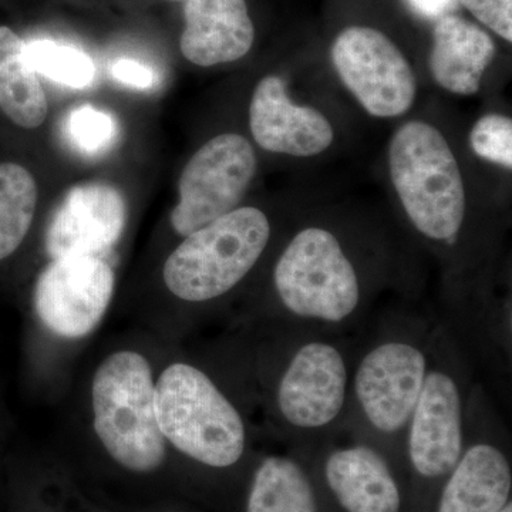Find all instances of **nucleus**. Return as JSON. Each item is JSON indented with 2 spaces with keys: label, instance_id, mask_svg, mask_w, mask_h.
<instances>
[{
  "label": "nucleus",
  "instance_id": "f257e3e1",
  "mask_svg": "<svg viewBox=\"0 0 512 512\" xmlns=\"http://www.w3.org/2000/svg\"><path fill=\"white\" fill-rule=\"evenodd\" d=\"M390 177L407 217L424 237L451 245L466 217V190L446 138L424 121L396 131L389 150Z\"/></svg>",
  "mask_w": 512,
  "mask_h": 512
},
{
  "label": "nucleus",
  "instance_id": "f03ea898",
  "mask_svg": "<svg viewBox=\"0 0 512 512\" xmlns=\"http://www.w3.org/2000/svg\"><path fill=\"white\" fill-rule=\"evenodd\" d=\"M158 426L178 451L214 468L234 466L247 446L241 414L202 370L174 363L154 386Z\"/></svg>",
  "mask_w": 512,
  "mask_h": 512
},
{
  "label": "nucleus",
  "instance_id": "7ed1b4c3",
  "mask_svg": "<svg viewBox=\"0 0 512 512\" xmlns=\"http://www.w3.org/2000/svg\"><path fill=\"white\" fill-rule=\"evenodd\" d=\"M153 372L146 357L131 350L113 353L94 375V430L120 466L151 473L163 466L167 441L158 426Z\"/></svg>",
  "mask_w": 512,
  "mask_h": 512
},
{
  "label": "nucleus",
  "instance_id": "20e7f679",
  "mask_svg": "<svg viewBox=\"0 0 512 512\" xmlns=\"http://www.w3.org/2000/svg\"><path fill=\"white\" fill-rule=\"evenodd\" d=\"M268 217L254 207L222 215L192 234L165 261L168 291L185 302H208L235 288L264 254Z\"/></svg>",
  "mask_w": 512,
  "mask_h": 512
},
{
  "label": "nucleus",
  "instance_id": "39448f33",
  "mask_svg": "<svg viewBox=\"0 0 512 512\" xmlns=\"http://www.w3.org/2000/svg\"><path fill=\"white\" fill-rule=\"evenodd\" d=\"M276 293L295 318L338 325L359 309V275L338 237L309 227L292 238L274 272Z\"/></svg>",
  "mask_w": 512,
  "mask_h": 512
},
{
  "label": "nucleus",
  "instance_id": "423d86ee",
  "mask_svg": "<svg viewBox=\"0 0 512 512\" xmlns=\"http://www.w3.org/2000/svg\"><path fill=\"white\" fill-rule=\"evenodd\" d=\"M256 173V154L247 138L221 134L191 157L178 184L180 201L171 225L188 237L222 215L237 210Z\"/></svg>",
  "mask_w": 512,
  "mask_h": 512
},
{
  "label": "nucleus",
  "instance_id": "0eeeda50",
  "mask_svg": "<svg viewBox=\"0 0 512 512\" xmlns=\"http://www.w3.org/2000/svg\"><path fill=\"white\" fill-rule=\"evenodd\" d=\"M336 72L367 113L382 119L399 117L416 99L412 66L380 30L352 26L332 46Z\"/></svg>",
  "mask_w": 512,
  "mask_h": 512
},
{
  "label": "nucleus",
  "instance_id": "6e6552de",
  "mask_svg": "<svg viewBox=\"0 0 512 512\" xmlns=\"http://www.w3.org/2000/svg\"><path fill=\"white\" fill-rule=\"evenodd\" d=\"M114 282L113 269L103 258L53 259L37 279V316L60 338H84L106 315L113 298Z\"/></svg>",
  "mask_w": 512,
  "mask_h": 512
},
{
  "label": "nucleus",
  "instance_id": "1a4fd4ad",
  "mask_svg": "<svg viewBox=\"0 0 512 512\" xmlns=\"http://www.w3.org/2000/svg\"><path fill=\"white\" fill-rule=\"evenodd\" d=\"M429 372L426 353L406 340H387L360 360L353 390L363 416L384 436L409 426Z\"/></svg>",
  "mask_w": 512,
  "mask_h": 512
},
{
  "label": "nucleus",
  "instance_id": "9d476101",
  "mask_svg": "<svg viewBox=\"0 0 512 512\" xmlns=\"http://www.w3.org/2000/svg\"><path fill=\"white\" fill-rule=\"evenodd\" d=\"M348 390L345 356L332 343L312 340L289 359L276 389V404L292 429L318 431L342 414Z\"/></svg>",
  "mask_w": 512,
  "mask_h": 512
},
{
  "label": "nucleus",
  "instance_id": "9b49d317",
  "mask_svg": "<svg viewBox=\"0 0 512 512\" xmlns=\"http://www.w3.org/2000/svg\"><path fill=\"white\" fill-rule=\"evenodd\" d=\"M463 393L447 370L429 369L409 423L407 450L417 474L448 476L464 453Z\"/></svg>",
  "mask_w": 512,
  "mask_h": 512
},
{
  "label": "nucleus",
  "instance_id": "f8f14e48",
  "mask_svg": "<svg viewBox=\"0 0 512 512\" xmlns=\"http://www.w3.org/2000/svg\"><path fill=\"white\" fill-rule=\"evenodd\" d=\"M127 221V207L116 187L80 184L67 192L46 231L47 254L104 258L116 247Z\"/></svg>",
  "mask_w": 512,
  "mask_h": 512
},
{
  "label": "nucleus",
  "instance_id": "ddd939ff",
  "mask_svg": "<svg viewBox=\"0 0 512 512\" xmlns=\"http://www.w3.org/2000/svg\"><path fill=\"white\" fill-rule=\"evenodd\" d=\"M249 126L264 150L292 157L318 156L335 137L332 124L320 111L292 103L285 80L278 76H266L255 87Z\"/></svg>",
  "mask_w": 512,
  "mask_h": 512
},
{
  "label": "nucleus",
  "instance_id": "4468645a",
  "mask_svg": "<svg viewBox=\"0 0 512 512\" xmlns=\"http://www.w3.org/2000/svg\"><path fill=\"white\" fill-rule=\"evenodd\" d=\"M181 53L201 67L231 63L254 45V23L245 0H188Z\"/></svg>",
  "mask_w": 512,
  "mask_h": 512
},
{
  "label": "nucleus",
  "instance_id": "2eb2a0df",
  "mask_svg": "<svg viewBox=\"0 0 512 512\" xmlns=\"http://www.w3.org/2000/svg\"><path fill=\"white\" fill-rule=\"evenodd\" d=\"M326 481L346 512H399L402 495L386 460L369 446L339 448L325 466Z\"/></svg>",
  "mask_w": 512,
  "mask_h": 512
},
{
  "label": "nucleus",
  "instance_id": "dca6fc26",
  "mask_svg": "<svg viewBox=\"0 0 512 512\" xmlns=\"http://www.w3.org/2000/svg\"><path fill=\"white\" fill-rule=\"evenodd\" d=\"M494 57V40L474 23L454 15L437 20L429 63L434 80L447 92L476 94Z\"/></svg>",
  "mask_w": 512,
  "mask_h": 512
},
{
  "label": "nucleus",
  "instance_id": "f3484780",
  "mask_svg": "<svg viewBox=\"0 0 512 512\" xmlns=\"http://www.w3.org/2000/svg\"><path fill=\"white\" fill-rule=\"evenodd\" d=\"M512 473L500 448L477 443L450 473L437 512H500L510 503Z\"/></svg>",
  "mask_w": 512,
  "mask_h": 512
},
{
  "label": "nucleus",
  "instance_id": "a211bd4d",
  "mask_svg": "<svg viewBox=\"0 0 512 512\" xmlns=\"http://www.w3.org/2000/svg\"><path fill=\"white\" fill-rule=\"evenodd\" d=\"M0 110L29 130L42 126L49 110L39 74L26 60L25 42L6 26H0Z\"/></svg>",
  "mask_w": 512,
  "mask_h": 512
},
{
  "label": "nucleus",
  "instance_id": "6ab92c4d",
  "mask_svg": "<svg viewBox=\"0 0 512 512\" xmlns=\"http://www.w3.org/2000/svg\"><path fill=\"white\" fill-rule=\"evenodd\" d=\"M247 512H318L311 481L298 463L268 457L256 470Z\"/></svg>",
  "mask_w": 512,
  "mask_h": 512
},
{
  "label": "nucleus",
  "instance_id": "aec40b11",
  "mask_svg": "<svg viewBox=\"0 0 512 512\" xmlns=\"http://www.w3.org/2000/svg\"><path fill=\"white\" fill-rule=\"evenodd\" d=\"M37 185L28 168L0 163V261L22 245L35 218Z\"/></svg>",
  "mask_w": 512,
  "mask_h": 512
},
{
  "label": "nucleus",
  "instance_id": "412c9836",
  "mask_svg": "<svg viewBox=\"0 0 512 512\" xmlns=\"http://www.w3.org/2000/svg\"><path fill=\"white\" fill-rule=\"evenodd\" d=\"M25 57L37 74L73 89L89 87L96 76L92 57L76 47L60 45L53 40L25 43Z\"/></svg>",
  "mask_w": 512,
  "mask_h": 512
},
{
  "label": "nucleus",
  "instance_id": "4be33fe9",
  "mask_svg": "<svg viewBox=\"0 0 512 512\" xmlns=\"http://www.w3.org/2000/svg\"><path fill=\"white\" fill-rule=\"evenodd\" d=\"M63 136L82 156L100 157L109 153L119 138V124L107 111L84 104L64 117Z\"/></svg>",
  "mask_w": 512,
  "mask_h": 512
},
{
  "label": "nucleus",
  "instance_id": "5701e85b",
  "mask_svg": "<svg viewBox=\"0 0 512 512\" xmlns=\"http://www.w3.org/2000/svg\"><path fill=\"white\" fill-rule=\"evenodd\" d=\"M471 147L478 157L512 167V121L503 114H487L471 130Z\"/></svg>",
  "mask_w": 512,
  "mask_h": 512
},
{
  "label": "nucleus",
  "instance_id": "b1692460",
  "mask_svg": "<svg viewBox=\"0 0 512 512\" xmlns=\"http://www.w3.org/2000/svg\"><path fill=\"white\" fill-rule=\"evenodd\" d=\"M488 29L512 40V0H460Z\"/></svg>",
  "mask_w": 512,
  "mask_h": 512
},
{
  "label": "nucleus",
  "instance_id": "393cba45",
  "mask_svg": "<svg viewBox=\"0 0 512 512\" xmlns=\"http://www.w3.org/2000/svg\"><path fill=\"white\" fill-rule=\"evenodd\" d=\"M114 79L136 89H150L154 84V73L146 64L131 59H121L111 67Z\"/></svg>",
  "mask_w": 512,
  "mask_h": 512
},
{
  "label": "nucleus",
  "instance_id": "a878e982",
  "mask_svg": "<svg viewBox=\"0 0 512 512\" xmlns=\"http://www.w3.org/2000/svg\"><path fill=\"white\" fill-rule=\"evenodd\" d=\"M417 13L427 19H440L456 8L457 0H406Z\"/></svg>",
  "mask_w": 512,
  "mask_h": 512
},
{
  "label": "nucleus",
  "instance_id": "bb28decb",
  "mask_svg": "<svg viewBox=\"0 0 512 512\" xmlns=\"http://www.w3.org/2000/svg\"><path fill=\"white\" fill-rule=\"evenodd\" d=\"M500 512H512V504L508 503Z\"/></svg>",
  "mask_w": 512,
  "mask_h": 512
}]
</instances>
